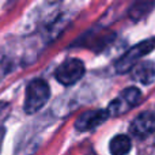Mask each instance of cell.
<instances>
[{"instance_id": "obj_1", "label": "cell", "mask_w": 155, "mask_h": 155, "mask_svg": "<svg viewBox=\"0 0 155 155\" xmlns=\"http://www.w3.org/2000/svg\"><path fill=\"white\" fill-rule=\"evenodd\" d=\"M51 97L49 84L44 79H34L27 84L26 98H25V112L27 114H34L40 112Z\"/></svg>"}, {"instance_id": "obj_2", "label": "cell", "mask_w": 155, "mask_h": 155, "mask_svg": "<svg viewBox=\"0 0 155 155\" xmlns=\"http://www.w3.org/2000/svg\"><path fill=\"white\" fill-rule=\"evenodd\" d=\"M155 48V38H148L146 41H142L137 45L129 48L120 59H117V61L114 63V70L117 74H127L131 70H134L136 67V63L142 59L143 56H146L147 53H150L151 51Z\"/></svg>"}, {"instance_id": "obj_3", "label": "cell", "mask_w": 155, "mask_h": 155, "mask_svg": "<svg viewBox=\"0 0 155 155\" xmlns=\"http://www.w3.org/2000/svg\"><path fill=\"white\" fill-rule=\"evenodd\" d=\"M86 72V67L82 60L79 59H68L59 65L54 71L57 82L63 86H72L78 83Z\"/></svg>"}, {"instance_id": "obj_4", "label": "cell", "mask_w": 155, "mask_h": 155, "mask_svg": "<svg viewBox=\"0 0 155 155\" xmlns=\"http://www.w3.org/2000/svg\"><path fill=\"white\" fill-rule=\"evenodd\" d=\"M109 118L106 109H95V110H87V112L82 113L79 117L75 120V127L76 131L79 132H87L93 131V129L98 128L101 124Z\"/></svg>"}, {"instance_id": "obj_5", "label": "cell", "mask_w": 155, "mask_h": 155, "mask_svg": "<svg viewBox=\"0 0 155 155\" xmlns=\"http://www.w3.org/2000/svg\"><path fill=\"white\" fill-rule=\"evenodd\" d=\"M129 132L136 137H147L155 132V113L142 112L129 125Z\"/></svg>"}, {"instance_id": "obj_6", "label": "cell", "mask_w": 155, "mask_h": 155, "mask_svg": "<svg viewBox=\"0 0 155 155\" xmlns=\"http://www.w3.org/2000/svg\"><path fill=\"white\" fill-rule=\"evenodd\" d=\"M134 78L142 84H151L155 80V64L153 61H142L134 68Z\"/></svg>"}, {"instance_id": "obj_7", "label": "cell", "mask_w": 155, "mask_h": 155, "mask_svg": "<svg viewBox=\"0 0 155 155\" xmlns=\"http://www.w3.org/2000/svg\"><path fill=\"white\" fill-rule=\"evenodd\" d=\"M131 148V139L127 135H116L109 143V151L112 155H127Z\"/></svg>"}, {"instance_id": "obj_8", "label": "cell", "mask_w": 155, "mask_h": 155, "mask_svg": "<svg viewBox=\"0 0 155 155\" xmlns=\"http://www.w3.org/2000/svg\"><path fill=\"white\" fill-rule=\"evenodd\" d=\"M129 109H131V106H129V105L127 104L120 95H118L117 98L113 99V101L109 104L106 112H107V114H109V117L110 116H113V117H118V116L127 113Z\"/></svg>"}, {"instance_id": "obj_9", "label": "cell", "mask_w": 155, "mask_h": 155, "mask_svg": "<svg viewBox=\"0 0 155 155\" xmlns=\"http://www.w3.org/2000/svg\"><path fill=\"white\" fill-rule=\"evenodd\" d=\"M120 97L132 107V106L139 105V102L142 101V91L137 87H128L124 91H121Z\"/></svg>"}, {"instance_id": "obj_10", "label": "cell", "mask_w": 155, "mask_h": 155, "mask_svg": "<svg viewBox=\"0 0 155 155\" xmlns=\"http://www.w3.org/2000/svg\"><path fill=\"white\" fill-rule=\"evenodd\" d=\"M3 136H4V128H3V127H0V146H2Z\"/></svg>"}, {"instance_id": "obj_11", "label": "cell", "mask_w": 155, "mask_h": 155, "mask_svg": "<svg viewBox=\"0 0 155 155\" xmlns=\"http://www.w3.org/2000/svg\"><path fill=\"white\" fill-rule=\"evenodd\" d=\"M154 146H155V144H154Z\"/></svg>"}]
</instances>
